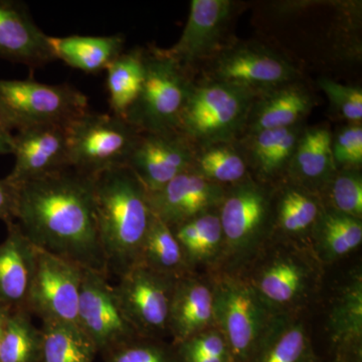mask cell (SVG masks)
I'll return each mask as SVG.
<instances>
[{
    "mask_svg": "<svg viewBox=\"0 0 362 362\" xmlns=\"http://www.w3.org/2000/svg\"><path fill=\"white\" fill-rule=\"evenodd\" d=\"M315 106L316 98L303 80L278 86L255 99L242 136L304 124Z\"/></svg>",
    "mask_w": 362,
    "mask_h": 362,
    "instance_id": "18",
    "label": "cell"
},
{
    "mask_svg": "<svg viewBox=\"0 0 362 362\" xmlns=\"http://www.w3.org/2000/svg\"><path fill=\"white\" fill-rule=\"evenodd\" d=\"M42 362H94L98 352L74 323L42 321Z\"/></svg>",
    "mask_w": 362,
    "mask_h": 362,
    "instance_id": "33",
    "label": "cell"
},
{
    "mask_svg": "<svg viewBox=\"0 0 362 362\" xmlns=\"http://www.w3.org/2000/svg\"><path fill=\"white\" fill-rule=\"evenodd\" d=\"M45 35L25 4L0 0V59L23 64L30 70L56 61Z\"/></svg>",
    "mask_w": 362,
    "mask_h": 362,
    "instance_id": "17",
    "label": "cell"
},
{
    "mask_svg": "<svg viewBox=\"0 0 362 362\" xmlns=\"http://www.w3.org/2000/svg\"><path fill=\"white\" fill-rule=\"evenodd\" d=\"M49 47L54 59L86 74L106 71L109 65L124 52L123 35H69L49 37Z\"/></svg>",
    "mask_w": 362,
    "mask_h": 362,
    "instance_id": "24",
    "label": "cell"
},
{
    "mask_svg": "<svg viewBox=\"0 0 362 362\" xmlns=\"http://www.w3.org/2000/svg\"><path fill=\"white\" fill-rule=\"evenodd\" d=\"M324 209L320 195L283 180L274 185L273 228L285 235L312 233Z\"/></svg>",
    "mask_w": 362,
    "mask_h": 362,
    "instance_id": "25",
    "label": "cell"
},
{
    "mask_svg": "<svg viewBox=\"0 0 362 362\" xmlns=\"http://www.w3.org/2000/svg\"><path fill=\"white\" fill-rule=\"evenodd\" d=\"M310 267L294 255H278L257 274L252 287L273 314L296 303L308 291Z\"/></svg>",
    "mask_w": 362,
    "mask_h": 362,
    "instance_id": "22",
    "label": "cell"
},
{
    "mask_svg": "<svg viewBox=\"0 0 362 362\" xmlns=\"http://www.w3.org/2000/svg\"><path fill=\"white\" fill-rule=\"evenodd\" d=\"M13 153V134L0 121V156Z\"/></svg>",
    "mask_w": 362,
    "mask_h": 362,
    "instance_id": "41",
    "label": "cell"
},
{
    "mask_svg": "<svg viewBox=\"0 0 362 362\" xmlns=\"http://www.w3.org/2000/svg\"><path fill=\"white\" fill-rule=\"evenodd\" d=\"M274 185L252 176L226 187L218 206L223 247L239 255L256 246L273 228Z\"/></svg>",
    "mask_w": 362,
    "mask_h": 362,
    "instance_id": "10",
    "label": "cell"
},
{
    "mask_svg": "<svg viewBox=\"0 0 362 362\" xmlns=\"http://www.w3.org/2000/svg\"><path fill=\"white\" fill-rule=\"evenodd\" d=\"M35 259L37 247L20 225L16 221L7 225L6 240L0 244V308L28 309Z\"/></svg>",
    "mask_w": 362,
    "mask_h": 362,
    "instance_id": "19",
    "label": "cell"
},
{
    "mask_svg": "<svg viewBox=\"0 0 362 362\" xmlns=\"http://www.w3.org/2000/svg\"><path fill=\"white\" fill-rule=\"evenodd\" d=\"M213 288L216 328L226 338L232 362H251L275 314L244 281L221 279Z\"/></svg>",
    "mask_w": 362,
    "mask_h": 362,
    "instance_id": "8",
    "label": "cell"
},
{
    "mask_svg": "<svg viewBox=\"0 0 362 362\" xmlns=\"http://www.w3.org/2000/svg\"><path fill=\"white\" fill-rule=\"evenodd\" d=\"M178 359V358H177ZM178 362H232L228 357H189L178 359Z\"/></svg>",
    "mask_w": 362,
    "mask_h": 362,
    "instance_id": "42",
    "label": "cell"
},
{
    "mask_svg": "<svg viewBox=\"0 0 362 362\" xmlns=\"http://www.w3.org/2000/svg\"><path fill=\"white\" fill-rule=\"evenodd\" d=\"M240 6L233 0H192L180 40L166 52L197 77L202 66L235 40L230 30Z\"/></svg>",
    "mask_w": 362,
    "mask_h": 362,
    "instance_id": "9",
    "label": "cell"
},
{
    "mask_svg": "<svg viewBox=\"0 0 362 362\" xmlns=\"http://www.w3.org/2000/svg\"><path fill=\"white\" fill-rule=\"evenodd\" d=\"M18 202V187L6 178L0 180V220L6 226L16 221Z\"/></svg>",
    "mask_w": 362,
    "mask_h": 362,
    "instance_id": "40",
    "label": "cell"
},
{
    "mask_svg": "<svg viewBox=\"0 0 362 362\" xmlns=\"http://www.w3.org/2000/svg\"><path fill=\"white\" fill-rule=\"evenodd\" d=\"M143 64L141 90L125 119L140 132L176 131L197 77L156 45L143 47Z\"/></svg>",
    "mask_w": 362,
    "mask_h": 362,
    "instance_id": "4",
    "label": "cell"
},
{
    "mask_svg": "<svg viewBox=\"0 0 362 362\" xmlns=\"http://www.w3.org/2000/svg\"><path fill=\"white\" fill-rule=\"evenodd\" d=\"M106 71L112 114L125 118L141 90L144 78L143 47L124 51L112 62Z\"/></svg>",
    "mask_w": 362,
    "mask_h": 362,
    "instance_id": "30",
    "label": "cell"
},
{
    "mask_svg": "<svg viewBox=\"0 0 362 362\" xmlns=\"http://www.w3.org/2000/svg\"><path fill=\"white\" fill-rule=\"evenodd\" d=\"M16 223L37 249L108 275L98 233L95 176L69 168L23 183Z\"/></svg>",
    "mask_w": 362,
    "mask_h": 362,
    "instance_id": "1",
    "label": "cell"
},
{
    "mask_svg": "<svg viewBox=\"0 0 362 362\" xmlns=\"http://www.w3.org/2000/svg\"><path fill=\"white\" fill-rule=\"evenodd\" d=\"M317 85L329 100L331 110L347 124L362 123L361 86L343 85L329 77H320Z\"/></svg>",
    "mask_w": 362,
    "mask_h": 362,
    "instance_id": "37",
    "label": "cell"
},
{
    "mask_svg": "<svg viewBox=\"0 0 362 362\" xmlns=\"http://www.w3.org/2000/svg\"><path fill=\"white\" fill-rule=\"evenodd\" d=\"M192 168L206 180L226 187L251 176L246 156L238 139L197 149Z\"/></svg>",
    "mask_w": 362,
    "mask_h": 362,
    "instance_id": "29",
    "label": "cell"
},
{
    "mask_svg": "<svg viewBox=\"0 0 362 362\" xmlns=\"http://www.w3.org/2000/svg\"><path fill=\"white\" fill-rule=\"evenodd\" d=\"M87 110V97L73 86L0 78V121L9 131L66 124Z\"/></svg>",
    "mask_w": 362,
    "mask_h": 362,
    "instance_id": "6",
    "label": "cell"
},
{
    "mask_svg": "<svg viewBox=\"0 0 362 362\" xmlns=\"http://www.w3.org/2000/svg\"><path fill=\"white\" fill-rule=\"evenodd\" d=\"M98 233L108 275L120 277L138 265L154 214L149 192L127 166L95 176Z\"/></svg>",
    "mask_w": 362,
    "mask_h": 362,
    "instance_id": "2",
    "label": "cell"
},
{
    "mask_svg": "<svg viewBox=\"0 0 362 362\" xmlns=\"http://www.w3.org/2000/svg\"><path fill=\"white\" fill-rule=\"evenodd\" d=\"M83 272L77 264L37 247L28 310L42 321L78 325Z\"/></svg>",
    "mask_w": 362,
    "mask_h": 362,
    "instance_id": "12",
    "label": "cell"
},
{
    "mask_svg": "<svg viewBox=\"0 0 362 362\" xmlns=\"http://www.w3.org/2000/svg\"><path fill=\"white\" fill-rule=\"evenodd\" d=\"M71 168L90 176L127 165L140 131L125 118L87 110L66 124Z\"/></svg>",
    "mask_w": 362,
    "mask_h": 362,
    "instance_id": "5",
    "label": "cell"
},
{
    "mask_svg": "<svg viewBox=\"0 0 362 362\" xmlns=\"http://www.w3.org/2000/svg\"><path fill=\"white\" fill-rule=\"evenodd\" d=\"M175 280L138 264L119 277L117 296L124 313L141 337L168 334V318Z\"/></svg>",
    "mask_w": 362,
    "mask_h": 362,
    "instance_id": "13",
    "label": "cell"
},
{
    "mask_svg": "<svg viewBox=\"0 0 362 362\" xmlns=\"http://www.w3.org/2000/svg\"><path fill=\"white\" fill-rule=\"evenodd\" d=\"M329 330L337 362H361L362 285L354 281L342 292L331 311Z\"/></svg>",
    "mask_w": 362,
    "mask_h": 362,
    "instance_id": "27",
    "label": "cell"
},
{
    "mask_svg": "<svg viewBox=\"0 0 362 362\" xmlns=\"http://www.w3.org/2000/svg\"><path fill=\"white\" fill-rule=\"evenodd\" d=\"M258 95L244 88L197 78L176 131L197 150L239 139Z\"/></svg>",
    "mask_w": 362,
    "mask_h": 362,
    "instance_id": "3",
    "label": "cell"
},
{
    "mask_svg": "<svg viewBox=\"0 0 362 362\" xmlns=\"http://www.w3.org/2000/svg\"><path fill=\"white\" fill-rule=\"evenodd\" d=\"M214 327V288L189 274L176 280L168 318L173 345Z\"/></svg>",
    "mask_w": 362,
    "mask_h": 362,
    "instance_id": "21",
    "label": "cell"
},
{
    "mask_svg": "<svg viewBox=\"0 0 362 362\" xmlns=\"http://www.w3.org/2000/svg\"><path fill=\"white\" fill-rule=\"evenodd\" d=\"M78 326L102 356L140 337L124 313L109 276L90 269L83 272Z\"/></svg>",
    "mask_w": 362,
    "mask_h": 362,
    "instance_id": "11",
    "label": "cell"
},
{
    "mask_svg": "<svg viewBox=\"0 0 362 362\" xmlns=\"http://www.w3.org/2000/svg\"><path fill=\"white\" fill-rule=\"evenodd\" d=\"M197 78L235 86L262 94L303 80L301 68L273 45L235 40L206 64Z\"/></svg>",
    "mask_w": 362,
    "mask_h": 362,
    "instance_id": "7",
    "label": "cell"
},
{
    "mask_svg": "<svg viewBox=\"0 0 362 362\" xmlns=\"http://www.w3.org/2000/svg\"><path fill=\"white\" fill-rule=\"evenodd\" d=\"M311 235L319 254L326 261H335L361 246V218L324 207Z\"/></svg>",
    "mask_w": 362,
    "mask_h": 362,
    "instance_id": "32",
    "label": "cell"
},
{
    "mask_svg": "<svg viewBox=\"0 0 362 362\" xmlns=\"http://www.w3.org/2000/svg\"><path fill=\"white\" fill-rule=\"evenodd\" d=\"M173 346L178 359L213 356L230 358L226 338L216 327L202 331L199 334L188 338L185 341L178 343Z\"/></svg>",
    "mask_w": 362,
    "mask_h": 362,
    "instance_id": "39",
    "label": "cell"
},
{
    "mask_svg": "<svg viewBox=\"0 0 362 362\" xmlns=\"http://www.w3.org/2000/svg\"><path fill=\"white\" fill-rule=\"evenodd\" d=\"M251 362L318 361L303 323L286 314H275Z\"/></svg>",
    "mask_w": 362,
    "mask_h": 362,
    "instance_id": "26",
    "label": "cell"
},
{
    "mask_svg": "<svg viewBox=\"0 0 362 362\" xmlns=\"http://www.w3.org/2000/svg\"><path fill=\"white\" fill-rule=\"evenodd\" d=\"M319 195L326 209L361 218V169H337Z\"/></svg>",
    "mask_w": 362,
    "mask_h": 362,
    "instance_id": "35",
    "label": "cell"
},
{
    "mask_svg": "<svg viewBox=\"0 0 362 362\" xmlns=\"http://www.w3.org/2000/svg\"><path fill=\"white\" fill-rule=\"evenodd\" d=\"M42 337L28 309L9 312L0 347V362H42Z\"/></svg>",
    "mask_w": 362,
    "mask_h": 362,
    "instance_id": "34",
    "label": "cell"
},
{
    "mask_svg": "<svg viewBox=\"0 0 362 362\" xmlns=\"http://www.w3.org/2000/svg\"><path fill=\"white\" fill-rule=\"evenodd\" d=\"M197 149L177 131L140 132L127 168L149 194L194 165Z\"/></svg>",
    "mask_w": 362,
    "mask_h": 362,
    "instance_id": "14",
    "label": "cell"
},
{
    "mask_svg": "<svg viewBox=\"0 0 362 362\" xmlns=\"http://www.w3.org/2000/svg\"><path fill=\"white\" fill-rule=\"evenodd\" d=\"M9 311L0 308V347H1L2 335H4V325Z\"/></svg>",
    "mask_w": 362,
    "mask_h": 362,
    "instance_id": "43",
    "label": "cell"
},
{
    "mask_svg": "<svg viewBox=\"0 0 362 362\" xmlns=\"http://www.w3.org/2000/svg\"><path fill=\"white\" fill-rule=\"evenodd\" d=\"M139 264L175 281L189 274L185 252L173 228L156 216L145 238Z\"/></svg>",
    "mask_w": 362,
    "mask_h": 362,
    "instance_id": "28",
    "label": "cell"
},
{
    "mask_svg": "<svg viewBox=\"0 0 362 362\" xmlns=\"http://www.w3.org/2000/svg\"><path fill=\"white\" fill-rule=\"evenodd\" d=\"M226 187L206 180L192 168L149 194L150 206L154 216L173 228L218 209Z\"/></svg>",
    "mask_w": 362,
    "mask_h": 362,
    "instance_id": "16",
    "label": "cell"
},
{
    "mask_svg": "<svg viewBox=\"0 0 362 362\" xmlns=\"http://www.w3.org/2000/svg\"><path fill=\"white\" fill-rule=\"evenodd\" d=\"M16 163L6 176L16 187L35 178L71 168L66 124H49L13 135Z\"/></svg>",
    "mask_w": 362,
    "mask_h": 362,
    "instance_id": "15",
    "label": "cell"
},
{
    "mask_svg": "<svg viewBox=\"0 0 362 362\" xmlns=\"http://www.w3.org/2000/svg\"><path fill=\"white\" fill-rule=\"evenodd\" d=\"M331 150L337 169H361L362 123L347 124L332 133Z\"/></svg>",
    "mask_w": 362,
    "mask_h": 362,
    "instance_id": "38",
    "label": "cell"
},
{
    "mask_svg": "<svg viewBox=\"0 0 362 362\" xmlns=\"http://www.w3.org/2000/svg\"><path fill=\"white\" fill-rule=\"evenodd\" d=\"M327 126H305L293 153L285 180L320 194L337 171Z\"/></svg>",
    "mask_w": 362,
    "mask_h": 362,
    "instance_id": "23",
    "label": "cell"
},
{
    "mask_svg": "<svg viewBox=\"0 0 362 362\" xmlns=\"http://www.w3.org/2000/svg\"><path fill=\"white\" fill-rule=\"evenodd\" d=\"M104 362H178L175 346L157 338L137 337L103 354Z\"/></svg>",
    "mask_w": 362,
    "mask_h": 362,
    "instance_id": "36",
    "label": "cell"
},
{
    "mask_svg": "<svg viewBox=\"0 0 362 362\" xmlns=\"http://www.w3.org/2000/svg\"><path fill=\"white\" fill-rule=\"evenodd\" d=\"M173 230L189 268L213 261L223 249V235L218 209L180 223Z\"/></svg>",
    "mask_w": 362,
    "mask_h": 362,
    "instance_id": "31",
    "label": "cell"
},
{
    "mask_svg": "<svg viewBox=\"0 0 362 362\" xmlns=\"http://www.w3.org/2000/svg\"><path fill=\"white\" fill-rule=\"evenodd\" d=\"M305 123L281 129L259 131L240 137L250 173L255 180L276 185L285 180Z\"/></svg>",
    "mask_w": 362,
    "mask_h": 362,
    "instance_id": "20",
    "label": "cell"
}]
</instances>
